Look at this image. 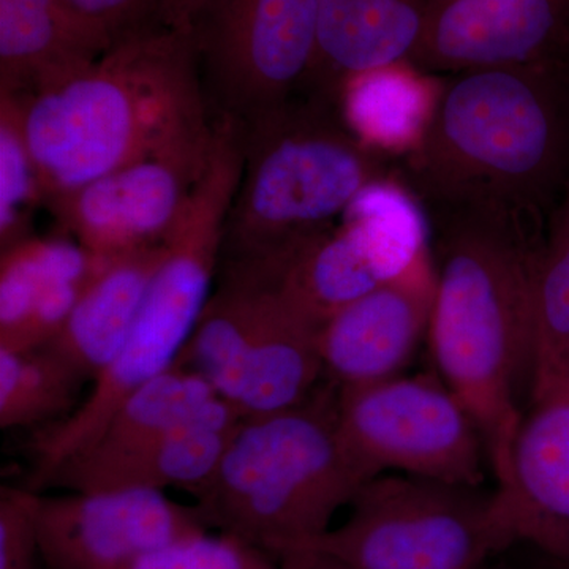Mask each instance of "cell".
<instances>
[{"instance_id": "1", "label": "cell", "mask_w": 569, "mask_h": 569, "mask_svg": "<svg viewBox=\"0 0 569 569\" xmlns=\"http://www.w3.org/2000/svg\"><path fill=\"white\" fill-rule=\"evenodd\" d=\"M432 209L436 299L427 340L436 372L473 415L500 486L533 385L542 246L523 217Z\"/></svg>"}, {"instance_id": "2", "label": "cell", "mask_w": 569, "mask_h": 569, "mask_svg": "<svg viewBox=\"0 0 569 569\" xmlns=\"http://www.w3.org/2000/svg\"><path fill=\"white\" fill-rule=\"evenodd\" d=\"M17 97L44 203L212 122L193 32L160 22L127 33L61 80Z\"/></svg>"}, {"instance_id": "3", "label": "cell", "mask_w": 569, "mask_h": 569, "mask_svg": "<svg viewBox=\"0 0 569 569\" xmlns=\"http://www.w3.org/2000/svg\"><path fill=\"white\" fill-rule=\"evenodd\" d=\"M415 192L432 208L537 220L569 171V67L518 63L459 71L408 157Z\"/></svg>"}, {"instance_id": "4", "label": "cell", "mask_w": 569, "mask_h": 569, "mask_svg": "<svg viewBox=\"0 0 569 569\" xmlns=\"http://www.w3.org/2000/svg\"><path fill=\"white\" fill-rule=\"evenodd\" d=\"M367 481L340 437L328 381L298 406L242 419L211 477L190 493L206 526L279 557L331 529Z\"/></svg>"}, {"instance_id": "5", "label": "cell", "mask_w": 569, "mask_h": 569, "mask_svg": "<svg viewBox=\"0 0 569 569\" xmlns=\"http://www.w3.org/2000/svg\"><path fill=\"white\" fill-rule=\"evenodd\" d=\"M242 146L217 137L203 176L167 238V257L114 359L93 380L91 395L36 441L37 485L88 447L127 397L178 361L219 272L224 222L242 173Z\"/></svg>"}, {"instance_id": "6", "label": "cell", "mask_w": 569, "mask_h": 569, "mask_svg": "<svg viewBox=\"0 0 569 569\" xmlns=\"http://www.w3.org/2000/svg\"><path fill=\"white\" fill-rule=\"evenodd\" d=\"M332 100L302 91L244 126V163L220 260L269 252L336 223L367 183L391 174Z\"/></svg>"}, {"instance_id": "7", "label": "cell", "mask_w": 569, "mask_h": 569, "mask_svg": "<svg viewBox=\"0 0 569 569\" xmlns=\"http://www.w3.org/2000/svg\"><path fill=\"white\" fill-rule=\"evenodd\" d=\"M508 548L496 489L385 473L358 490L342 523L295 550L353 569H486Z\"/></svg>"}, {"instance_id": "8", "label": "cell", "mask_w": 569, "mask_h": 569, "mask_svg": "<svg viewBox=\"0 0 569 569\" xmlns=\"http://www.w3.org/2000/svg\"><path fill=\"white\" fill-rule=\"evenodd\" d=\"M337 425L367 479L392 471L451 485L485 481L481 430L437 372L337 388Z\"/></svg>"}, {"instance_id": "9", "label": "cell", "mask_w": 569, "mask_h": 569, "mask_svg": "<svg viewBox=\"0 0 569 569\" xmlns=\"http://www.w3.org/2000/svg\"><path fill=\"white\" fill-rule=\"evenodd\" d=\"M321 0H208L193 22L211 119L247 126L305 91Z\"/></svg>"}, {"instance_id": "10", "label": "cell", "mask_w": 569, "mask_h": 569, "mask_svg": "<svg viewBox=\"0 0 569 569\" xmlns=\"http://www.w3.org/2000/svg\"><path fill=\"white\" fill-rule=\"evenodd\" d=\"M213 123L47 204L61 233L102 258L162 244L211 157Z\"/></svg>"}, {"instance_id": "11", "label": "cell", "mask_w": 569, "mask_h": 569, "mask_svg": "<svg viewBox=\"0 0 569 569\" xmlns=\"http://www.w3.org/2000/svg\"><path fill=\"white\" fill-rule=\"evenodd\" d=\"M36 530L48 569H111L208 526L197 507L162 490L119 489L37 493Z\"/></svg>"}, {"instance_id": "12", "label": "cell", "mask_w": 569, "mask_h": 569, "mask_svg": "<svg viewBox=\"0 0 569 569\" xmlns=\"http://www.w3.org/2000/svg\"><path fill=\"white\" fill-rule=\"evenodd\" d=\"M496 497L509 545L530 546L569 568V373L531 387Z\"/></svg>"}, {"instance_id": "13", "label": "cell", "mask_w": 569, "mask_h": 569, "mask_svg": "<svg viewBox=\"0 0 569 569\" xmlns=\"http://www.w3.org/2000/svg\"><path fill=\"white\" fill-rule=\"evenodd\" d=\"M569 0H427L411 62L429 73L568 62Z\"/></svg>"}, {"instance_id": "14", "label": "cell", "mask_w": 569, "mask_h": 569, "mask_svg": "<svg viewBox=\"0 0 569 569\" xmlns=\"http://www.w3.org/2000/svg\"><path fill=\"white\" fill-rule=\"evenodd\" d=\"M436 299L432 249L395 280L380 284L321 325L318 350L337 388L402 376L429 336Z\"/></svg>"}, {"instance_id": "15", "label": "cell", "mask_w": 569, "mask_h": 569, "mask_svg": "<svg viewBox=\"0 0 569 569\" xmlns=\"http://www.w3.org/2000/svg\"><path fill=\"white\" fill-rule=\"evenodd\" d=\"M242 419L179 427L110 456H71L40 486L69 492L186 489L203 485L216 470Z\"/></svg>"}, {"instance_id": "16", "label": "cell", "mask_w": 569, "mask_h": 569, "mask_svg": "<svg viewBox=\"0 0 569 569\" xmlns=\"http://www.w3.org/2000/svg\"><path fill=\"white\" fill-rule=\"evenodd\" d=\"M244 264L263 284L260 312L236 410L242 419L264 417L305 402L325 377L318 350L321 326L280 291L261 266Z\"/></svg>"}, {"instance_id": "17", "label": "cell", "mask_w": 569, "mask_h": 569, "mask_svg": "<svg viewBox=\"0 0 569 569\" xmlns=\"http://www.w3.org/2000/svg\"><path fill=\"white\" fill-rule=\"evenodd\" d=\"M427 0H321L317 50L305 91L336 102L356 74L411 61Z\"/></svg>"}, {"instance_id": "18", "label": "cell", "mask_w": 569, "mask_h": 569, "mask_svg": "<svg viewBox=\"0 0 569 569\" xmlns=\"http://www.w3.org/2000/svg\"><path fill=\"white\" fill-rule=\"evenodd\" d=\"M112 43L67 0H0V92L39 91Z\"/></svg>"}, {"instance_id": "19", "label": "cell", "mask_w": 569, "mask_h": 569, "mask_svg": "<svg viewBox=\"0 0 569 569\" xmlns=\"http://www.w3.org/2000/svg\"><path fill=\"white\" fill-rule=\"evenodd\" d=\"M167 249L164 241L108 261L59 335L41 350L61 359L82 380H96L126 342Z\"/></svg>"}, {"instance_id": "20", "label": "cell", "mask_w": 569, "mask_h": 569, "mask_svg": "<svg viewBox=\"0 0 569 569\" xmlns=\"http://www.w3.org/2000/svg\"><path fill=\"white\" fill-rule=\"evenodd\" d=\"M445 78L417 63H389L340 86L336 104L350 132L370 151L408 159L421 144Z\"/></svg>"}, {"instance_id": "21", "label": "cell", "mask_w": 569, "mask_h": 569, "mask_svg": "<svg viewBox=\"0 0 569 569\" xmlns=\"http://www.w3.org/2000/svg\"><path fill=\"white\" fill-rule=\"evenodd\" d=\"M230 419L242 418L200 373L174 365L127 397L91 443L73 456L116 455L179 427Z\"/></svg>"}, {"instance_id": "22", "label": "cell", "mask_w": 569, "mask_h": 569, "mask_svg": "<svg viewBox=\"0 0 569 569\" xmlns=\"http://www.w3.org/2000/svg\"><path fill=\"white\" fill-rule=\"evenodd\" d=\"M112 258L96 257L67 234L31 238L0 258V332L24 320L32 307L67 283L99 274Z\"/></svg>"}, {"instance_id": "23", "label": "cell", "mask_w": 569, "mask_h": 569, "mask_svg": "<svg viewBox=\"0 0 569 569\" xmlns=\"http://www.w3.org/2000/svg\"><path fill=\"white\" fill-rule=\"evenodd\" d=\"M47 350H0V427L32 426L74 406L82 383Z\"/></svg>"}, {"instance_id": "24", "label": "cell", "mask_w": 569, "mask_h": 569, "mask_svg": "<svg viewBox=\"0 0 569 569\" xmlns=\"http://www.w3.org/2000/svg\"><path fill=\"white\" fill-rule=\"evenodd\" d=\"M535 323L533 383L569 373V193L539 254Z\"/></svg>"}, {"instance_id": "25", "label": "cell", "mask_w": 569, "mask_h": 569, "mask_svg": "<svg viewBox=\"0 0 569 569\" xmlns=\"http://www.w3.org/2000/svg\"><path fill=\"white\" fill-rule=\"evenodd\" d=\"M44 204L39 173L22 129L21 104L0 92V250L31 238L37 206Z\"/></svg>"}, {"instance_id": "26", "label": "cell", "mask_w": 569, "mask_h": 569, "mask_svg": "<svg viewBox=\"0 0 569 569\" xmlns=\"http://www.w3.org/2000/svg\"><path fill=\"white\" fill-rule=\"evenodd\" d=\"M111 569H280L274 556L231 533L171 539Z\"/></svg>"}, {"instance_id": "27", "label": "cell", "mask_w": 569, "mask_h": 569, "mask_svg": "<svg viewBox=\"0 0 569 569\" xmlns=\"http://www.w3.org/2000/svg\"><path fill=\"white\" fill-rule=\"evenodd\" d=\"M33 490H0V569H37L40 560Z\"/></svg>"}, {"instance_id": "28", "label": "cell", "mask_w": 569, "mask_h": 569, "mask_svg": "<svg viewBox=\"0 0 569 569\" xmlns=\"http://www.w3.org/2000/svg\"><path fill=\"white\" fill-rule=\"evenodd\" d=\"M112 41L159 21L160 0H67Z\"/></svg>"}, {"instance_id": "29", "label": "cell", "mask_w": 569, "mask_h": 569, "mask_svg": "<svg viewBox=\"0 0 569 569\" xmlns=\"http://www.w3.org/2000/svg\"><path fill=\"white\" fill-rule=\"evenodd\" d=\"M208 0H160L159 21L176 31L192 32L193 22Z\"/></svg>"}, {"instance_id": "30", "label": "cell", "mask_w": 569, "mask_h": 569, "mask_svg": "<svg viewBox=\"0 0 569 569\" xmlns=\"http://www.w3.org/2000/svg\"><path fill=\"white\" fill-rule=\"evenodd\" d=\"M280 569H353L313 550H290L276 557Z\"/></svg>"}, {"instance_id": "31", "label": "cell", "mask_w": 569, "mask_h": 569, "mask_svg": "<svg viewBox=\"0 0 569 569\" xmlns=\"http://www.w3.org/2000/svg\"><path fill=\"white\" fill-rule=\"evenodd\" d=\"M569 569V568H568Z\"/></svg>"}]
</instances>
